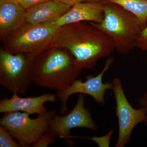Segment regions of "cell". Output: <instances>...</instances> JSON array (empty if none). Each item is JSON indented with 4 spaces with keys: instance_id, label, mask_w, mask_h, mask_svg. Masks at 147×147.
Wrapping results in <instances>:
<instances>
[{
    "instance_id": "cell-1",
    "label": "cell",
    "mask_w": 147,
    "mask_h": 147,
    "mask_svg": "<svg viewBox=\"0 0 147 147\" xmlns=\"http://www.w3.org/2000/svg\"><path fill=\"white\" fill-rule=\"evenodd\" d=\"M61 27L50 44L55 48H64L74 57L77 67L94 69L97 62L109 57L115 49L108 35L89 22Z\"/></svg>"
},
{
    "instance_id": "cell-2",
    "label": "cell",
    "mask_w": 147,
    "mask_h": 147,
    "mask_svg": "<svg viewBox=\"0 0 147 147\" xmlns=\"http://www.w3.org/2000/svg\"><path fill=\"white\" fill-rule=\"evenodd\" d=\"M89 22L108 35L117 52L123 55L129 54L135 48L138 36L144 28L137 16L112 3L105 4L100 23Z\"/></svg>"
},
{
    "instance_id": "cell-3",
    "label": "cell",
    "mask_w": 147,
    "mask_h": 147,
    "mask_svg": "<svg viewBox=\"0 0 147 147\" xmlns=\"http://www.w3.org/2000/svg\"><path fill=\"white\" fill-rule=\"evenodd\" d=\"M82 69L72 55L55 50L36 61L33 69L32 82L37 87L63 91L77 79Z\"/></svg>"
},
{
    "instance_id": "cell-4",
    "label": "cell",
    "mask_w": 147,
    "mask_h": 147,
    "mask_svg": "<svg viewBox=\"0 0 147 147\" xmlns=\"http://www.w3.org/2000/svg\"><path fill=\"white\" fill-rule=\"evenodd\" d=\"M56 111L47 110L34 119L24 112H10L4 113L0 124L15 138L21 147H31L49 129L50 121Z\"/></svg>"
},
{
    "instance_id": "cell-5",
    "label": "cell",
    "mask_w": 147,
    "mask_h": 147,
    "mask_svg": "<svg viewBox=\"0 0 147 147\" xmlns=\"http://www.w3.org/2000/svg\"><path fill=\"white\" fill-rule=\"evenodd\" d=\"M26 58L18 53H3L0 57V84L12 93L24 95L32 82L33 67Z\"/></svg>"
},
{
    "instance_id": "cell-6",
    "label": "cell",
    "mask_w": 147,
    "mask_h": 147,
    "mask_svg": "<svg viewBox=\"0 0 147 147\" xmlns=\"http://www.w3.org/2000/svg\"><path fill=\"white\" fill-rule=\"evenodd\" d=\"M112 84V90L115 98L116 115L119 125L118 137L115 147H124L130 142L134 128L139 123L145 122L146 112L142 107L135 109L129 103L120 78H114Z\"/></svg>"
},
{
    "instance_id": "cell-7",
    "label": "cell",
    "mask_w": 147,
    "mask_h": 147,
    "mask_svg": "<svg viewBox=\"0 0 147 147\" xmlns=\"http://www.w3.org/2000/svg\"><path fill=\"white\" fill-rule=\"evenodd\" d=\"M61 27L54 23L24 25L18 30L11 40L13 53H25L32 59L50 44Z\"/></svg>"
},
{
    "instance_id": "cell-8",
    "label": "cell",
    "mask_w": 147,
    "mask_h": 147,
    "mask_svg": "<svg viewBox=\"0 0 147 147\" xmlns=\"http://www.w3.org/2000/svg\"><path fill=\"white\" fill-rule=\"evenodd\" d=\"M113 61L114 58L109 57L105 61L102 70L96 76L88 75L84 82L82 80L76 79L65 90L58 92L57 96L61 102V115H65L70 111L67 106L69 98L76 93L89 95L96 103L101 105L105 104L106 91L112 90L113 84L110 82L104 83L102 79L105 73L110 69Z\"/></svg>"
},
{
    "instance_id": "cell-9",
    "label": "cell",
    "mask_w": 147,
    "mask_h": 147,
    "mask_svg": "<svg viewBox=\"0 0 147 147\" xmlns=\"http://www.w3.org/2000/svg\"><path fill=\"white\" fill-rule=\"evenodd\" d=\"M85 101L86 94H79L76 105L71 111L63 116L56 114L50 121V128L63 139L68 146L74 145V141L70 137L73 128H86L92 131L98 129L89 110L85 107Z\"/></svg>"
},
{
    "instance_id": "cell-10",
    "label": "cell",
    "mask_w": 147,
    "mask_h": 147,
    "mask_svg": "<svg viewBox=\"0 0 147 147\" xmlns=\"http://www.w3.org/2000/svg\"><path fill=\"white\" fill-rule=\"evenodd\" d=\"M57 99L56 95L50 93L28 98L20 97L17 94L13 93L10 98L1 99L0 113L19 111L38 115L47 111L44 105L46 102H55Z\"/></svg>"
},
{
    "instance_id": "cell-11",
    "label": "cell",
    "mask_w": 147,
    "mask_h": 147,
    "mask_svg": "<svg viewBox=\"0 0 147 147\" xmlns=\"http://www.w3.org/2000/svg\"><path fill=\"white\" fill-rule=\"evenodd\" d=\"M106 3L86 2L77 4L54 23L60 27L83 21L100 23L103 18Z\"/></svg>"
},
{
    "instance_id": "cell-12",
    "label": "cell",
    "mask_w": 147,
    "mask_h": 147,
    "mask_svg": "<svg viewBox=\"0 0 147 147\" xmlns=\"http://www.w3.org/2000/svg\"><path fill=\"white\" fill-rule=\"evenodd\" d=\"M71 7L58 0H50L26 9L28 24L32 25L50 24L57 21Z\"/></svg>"
},
{
    "instance_id": "cell-13",
    "label": "cell",
    "mask_w": 147,
    "mask_h": 147,
    "mask_svg": "<svg viewBox=\"0 0 147 147\" xmlns=\"http://www.w3.org/2000/svg\"><path fill=\"white\" fill-rule=\"evenodd\" d=\"M26 9L17 1L0 2V30L6 34L17 30L26 22Z\"/></svg>"
},
{
    "instance_id": "cell-14",
    "label": "cell",
    "mask_w": 147,
    "mask_h": 147,
    "mask_svg": "<svg viewBox=\"0 0 147 147\" xmlns=\"http://www.w3.org/2000/svg\"><path fill=\"white\" fill-rule=\"evenodd\" d=\"M115 4L133 13L139 19L144 28L147 24V0H106Z\"/></svg>"
},
{
    "instance_id": "cell-15",
    "label": "cell",
    "mask_w": 147,
    "mask_h": 147,
    "mask_svg": "<svg viewBox=\"0 0 147 147\" xmlns=\"http://www.w3.org/2000/svg\"><path fill=\"white\" fill-rule=\"evenodd\" d=\"M57 134L49 127L44 134L31 146V147H46L53 144L55 142Z\"/></svg>"
},
{
    "instance_id": "cell-16",
    "label": "cell",
    "mask_w": 147,
    "mask_h": 147,
    "mask_svg": "<svg viewBox=\"0 0 147 147\" xmlns=\"http://www.w3.org/2000/svg\"><path fill=\"white\" fill-rule=\"evenodd\" d=\"M8 130L1 125L0 126V147H21L18 142L12 138Z\"/></svg>"
},
{
    "instance_id": "cell-17",
    "label": "cell",
    "mask_w": 147,
    "mask_h": 147,
    "mask_svg": "<svg viewBox=\"0 0 147 147\" xmlns=\"http://www.w3.org/2000/svg\"><path fill=\"white\" fill-rule=\"evenodd\" d=\"M113 133V129H111L108 132L106 135L102 137H93L92 138L81 137V136H71V138H82L91 140L97 143L99 147H109L110 146V142L111 137Z\"/></svg>"
},
{
    "instance_id": "cell-18",
    "label": "cell",
    "mask_w": 147,
    "mask_h": 147,
    "mask_svg": "<svg viewBox=\"0 0 147 147\" xmlns=\"http://www.w3.org/2000/svg\"><path fill=\"white\" fill-rule=\"evenodd\" d=\"M135 48L147 53V24L138 36L135 44Z\"/></svg>"
},
{
    "instance_id": "cell-19",
    "label": "cell",
    "mask_w": 147,
    "mask_h": 147,
    "mask_svg": "<svg viewBox=\"0 0 147 147\" xmlns=\"http://www.w3.org/2000/svg\"><path fill=\"white\" fill-rule=\"evenodd\" d=\"M49 1L50 0H16V1L22 7L27 9L34 6Z\"/></svg>"
},
{
    "instance_id": "cell-20",
    "label": "cell",
    "mask_w": 147,
    "mask_h": 147,
    "mask_svg": "<svg viewBox=\"0 0 147 147\" xmlns=\"http://www.w3.org/2000/svg\"><path fill=\"white\" fill-rule=\"evenodd\" d=\"M61 2L72 7L77 4L86 2L108 3L106 0H58Z\"/></svg>"
},
{
    "instance_id": "cell-21",
    "label": "cell",
    "mask_w": 147,
    "mask_h": 147,
    "mask_svg": "<svg viewBox=\"0 0 147 147\" xmlns=\"http://www.w3.org/2000/svg\"><path fill=\"white\" fill-rule=\"evenodd\" d=\"M139 103L140 107L144 108L146 111V120L144 123L147 127V91L139 98Z\"/></svg>"
},
{
    "instance_id": "cell-22",
    "label": "cell",
    "mask_w": 147,
    "mask_h": 147,
    "mask_svg": "<svg viewBox=\"0 0 147 147\" xmlns=\"http://www.w3.org/2000/svg\"><path fill=\"white\" fill-rule=\"evenodd\" d=\"M2 1H16V0H0V2Z\"/></svg>"
}]
</instances>
